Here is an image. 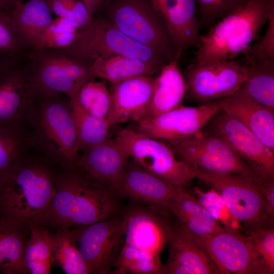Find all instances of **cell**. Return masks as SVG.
Wrapping results in <instances>:
<instances>
[{"label":"cell","mask_w":274,"mask_h":274,"mask_svg":"<svg viewBox=\"0 0 274 274\" xmlns=\"http://www.w3.org/2000/svg\"><path fill=\"white\" fill-rule=\"evenodd\" d=\"M29 233V226L0 219V272L26 273L23 254Z\"/></svg>","instance_id":"obj_28"},{"label":"cell","mask_w":274,"mask_h":274,"mask_svg":"<svg viewBox=\"0 0 274 274\" xmlns=\"http://www.w3.org/2000/svg\"><path fill=\"white\" fill-rule=\"evenodd\" d=\"M251 0H195L202 23L213 25Z\"/></svg>","instance_id":"obj_40"},{"label":"cell","mask_w":274,"mask_h":274,"mask_svg":"<svg viewBox=\"0 0 274 274\" xmlns=\"http://www.w3.org/2000/svg\"><path fill=\"white\" fill-rule=\"evenodd\" d=\"M162 209L172 213L196 242L225 230L218 221L210 215L197 198L185 188L181 189Z\"/></svg>","instance_id":"obj_24"},{"label":"cell","mask_w":274,"mask_h":274,"mask_svg":"<svg viewBox=\"0 0 274 274\" xmlns=\"http://www.w3.org/2000/svg\"><path fill=\"white\" fill-rule=\"evenodd\" d=\"M186 91V81L178 59H172L154 77L151 100L144 118L157 116L177 107Z\"/></svg>","instance_id":"obj_25"},{"label":"cell","mask_w":274,"mask_h":274,"mask_svg":"<svg viewBox=\"0 0 274 274\" xmlns=\"http://www.w3.org/2000/svg\"><path fill=\"white\" fill-rule=\"evenodd\" d=\"M71 232L90 273H110L124 244L121 215L74 228Z\"/></svg>","instance_id":"obj_11"},{"label":"cell","mask_w":274,"mask_h":274,"mask_svg":"<svg viewBox=\"0 0 274 274\" xmlns=\"http://www.w3.org/2000/svg\"><path fill=\"white\" fill-rule=\"evenodd\" d=\"M70 100L76 127L79 152L110 138L111 127L107 119L90 114L83 109L75 98H71Z\"/></svg>","instance_id":"obj_31"},{"label":"cell","mask_w":274,"mask_h":274,"mask_svg":"<svg viewBox=\"0 0 274 274\" xmlns=\"http://www.w3.org/2000/svg\"><path fill=\"white\" fill-rule=\"evenodd\" d=\"M129 158L115 139L109 138L81 151L73 165L93 180L117 191Z\"/></svg>","instance_id":"obj_18"},{"label":"cell","mask_w":274,"mask_h":274,"mask_svg":"<svg viewBox=\"0 0 274 274\" xmlns=\"http://www.w3.org/2000/svg\"><path fill=\"white\" fill-rule=\"evenodd\" d=\"M63 94L35 92L26 117L33 128L30 142L66 168L79 150L71 100Z\"/></svg>","instance_id":"obj_4"},{"label":"cell","mask_w":274,"mask_h":274,"mask_svg":"<svg viewBox=\"0 0 274 274\" xmlns=\"http://www.w3.org/2000/svg\"><path fill=\"white\" fill-rule=\"evenodd\" d=\"M166 263L158 274L220 273L192 235L178 222L172 227Z\"/></svg>","instance_id":"obj_19"},{"label":"cell","mask_w":274,"mask_h":274,"mask_svg":"<svg viewBox=\"0 0 274 274\" xmlns=\"http://www.w3.org/2000/svg\"><path fill=\"white\" fill-rule=\"evenodd\" d=\"M160 256L124 244L114 264L116 273L158 274Z\"/></svg>","instance_id":"obj_32"},{"label":"cell","mask_w":274,"mask_h":274,"mask_svg":"<svg viewBox=\"0 0 274 274\" xmlns=\"http://www.w3.org/2000/svg\"><path fill=\"white\" fill-rule=\"evenodd\" d=\"M193 167L194 178L204 182L222 197L232 216L243 225L247 234L268 227L265 200L257 184L240 175Z\"/></svg>","instance_id":"obj_9"},{"label":"cell","mask_w":274,"mask_h":274,"mask_svg":"<svg viewBox=\"0 0 274 274\" xmlns=\"http://www.w3.org/2000/svg\"><path fill=\"white\" fill-rule=\"evenodd\" d=\"M52 266L50 262H28L24 264L26 273L30 274L50 273Z\"/></svg>","instance_id":"obj_44"},{"label":"cell","mask_w":274,"mask_h":274,"mask_svg":"<svg viewBox=\"0 0 274 274\" xmlns=\"http://www.w3.org/2000/svg\"><path fill=\"white\" fill-rule=\"evenodd\" d=\"M247 77L242 85L254 99L274 110V59L245 64Z\"/></svg>","instance_id":"obj_30"},{"label":"cell","mask_w":274,"mask_h":274,"mask_svg":"<svg viewBox=\"0 0 274 274\" xmlns=\"http://www.w3.org/2000/svg\"><path fill=\"white\" fill-rule=\"evenodd\" d=\"M78 32L77 29L68 21L58 17L41 33L32 50L65 48L74 43Z\"/></svg>","instance_id":"obj_34"},{"label":"cell","mask_w":274,"mask_h":274,"mask_svg":"<svg viewBox=\"0 0 274 274\" xmlns=\"http://www.w3.org/2000/svg\"><path fill=\"white\" fill-rule=\"evenodd\" d=\"M30 143L22 129L0 128V176L22 157Z\"/></svg>","instance_id":"obj_35"},{"label":"cell","mask_w":274,"mask_h":274,"mask_svg":"<svg viewBox=\"0 0 274 274\" xmlns=\"http://www.w3.org/2000/svg\"><path fill=\"white\" fill-rule=\"evenodd\" d=\"M14 29L26 50H32L43 31L52 22L46 0L21 2L10 16Z\"/></svg>","instance_id":"obj_26"},{"label":"cell","mask_w":274,"mask_h":274,"mask_svg":"<svg viewBox=\"0 0 274 274\" xmlns=\"http://www.w3.org/2000/svg\"><path fill=\"white\" fill-rule=\"evenodd\" d=\"M55 178L48 167L22 157L0 176L2 218L29 226L50 207Z\"/></svg>","instance_id":"obj_2"},{"label":"cell","mask_w":274,"mask_h":274,"mask_svg":"<svg viewBox=\"0 0 274 274\" xmlns=\"http://www.w3.org/2000/svg\"><path fill=\"white\" fill-rule=\"evenodd\" d=\"M78 0H46L51 13L65 18L72 11Z\"/></svg>","instance_id":"obj_43"},{"label":"cell","mask_w":274,"mask_h":274,"mask_svg":"<svg viewBox=\"0 0 274 274\" xmlns=\"http://www.w3.org/2000/svg\"><path fill=\"white\" fill-rule=\"evenodd\" d=\"M22 0H0V10L11 16Z\"/></svg>","instance_id":"obj_45"},{"label":"cell","mask_w":274,"mask_h":274,"mask_svg":"<svg viewBox=\"0 0 274 274\" xmlns=\"http://www.w3.org/2000/svg\"><path fill=\"white\" fill-rule=\"evenodd\" d=\"M106 81L105 80L95 81V79L87 81L81 87L77 95L73 97L90 114L106 119L112 105L111 93Z\"/></svg>","instance_id":"obj_33"},{"label":"cell","mask_w":274,"mask_h":274,"mask_svg":"<svg viewBox=\"0 0 274 274\" xmlns=\"http://www.w3.org/2000/svg\"><path fill=\"white\" fill-rule=\"evenodd\" d=\"M176 153L192 166L240 175L257 184L265 180L221 138L202 130L194 136L170 144Z\"/></svg>","instance_id":"obj_10"},{"label":"cell","mask_w":274,"mask_h":274,"mask_svg":"<svg viewBox=\"0 0 274 274\" xmlns=\"http://www.w3.org/2000/svg\"><path fill=\"white\" fill-rule=\"evenodd\" d=\"M196 242L220 273L267 274L247 235L242 234L239 230H224Z\"/></svg>","instance_id":"obj_16"},{"label":"cell","mask_w":274,"mask_h":274,"mask_svg":"<svg viewBox=\"0 0 274 274\" xmlns=\"http://www.w3.org/2000/svg\"><path fill=\"white\" fill-rule=\"evenodd\" d=\"M274 11V0H251L212 25L201 36L196 64L235 59L244 53Z\"/></svg>","instance_id":"obj_3"},{"label":"cell","mask_w":274,"mask_h":274,"mask_svg":"<svg viewBox=\"0 0 274 274\" xmlns=\"http://www.w3.org/2000/svg\"><path fill=\"white\" fill-rule=\"evenodd\" d=\"M207 125L265 180H274V152L243 124L220 110Z\"/></svg>","instance_id":"obj_14"},{"label":"cell","mask_w":274,"mask_h":274,"mask_svg":"<svg viewBox=\"0 0 274 274\" xmlns=\"http://www.w3.org/2000/svg\"><path fill=\"white\" fill-rule=\"evenodd\" d=\"M52 245L51 234L44 225L32 224L29 225V236L25 244L23 263L28 262H51Z\"/></svg>","instance_id":"obj_36"},{"label":"cell","mask_w":274,"mask_h":274,"mask_svg":"<svg viewBox=\"0 0 274 274\" xmlns=\"http://www.w3.org/2000/svg\"><path fill=\"white\" fill-rule=\"evenodd\" d=\"M120 215L124 225V243L160 256L168 241L172 226L158 209L131 204L123 207Z\"/></svg>","instance_id":"obj_17"},{"label":"cell","mask_w":274,"mask_h":274,"mask_svg":"<svg viewBox=\"0 0 274 274\" xmlns=\"http://www.w3.org/2000/svg\"><path fill=\"white\" fill-rule=\"evenodd\" d=\"M58 50L90 61L113 55L136 58L161 68L170 61L127 36L105 16L93 17L88 26L78 32L71 45Z\"/></svg>","instance_id":"obj_6"},{"label":"cell","mask_w":274,"mask_h":274,"mask_svg":"<svg viewBox=\"0 0 274 274\" xmlns=\"http://www.w3.org/2000/svg\"><path fill=\"white\" fill-rule=\"evenodd\" d=\"M247 74V65L235 59L194 63L186 70V93L190 99L202 104L218 100L238 90Z\"/></svg>","instance_id":"obj_13"},{"label":"cell","mask_w":274,"mask_h":274,"mask_svg":"<svg viewBox=\"0 0 274 274\" xmlns=\"http://www.w3.org/2000/svg\"><path fill=\"white\" fill-rule=\"evenodd\" d=\"M105 16L135 41L170 61L180 57L172 34L150 0H107Z\"/></svg>","instance_id":"obj_5"},{"label":"cell","mask_w":274,"mask_h":274,"mask_svg":"<svg viewBox=\"0 0 274 274\" xmlns=\"http://www.w3.org/2000/svg\"><path fill=\"white\" fill-rule=\"evenodd\" d=\"M107 0H82L90 16L92 18L94 13L101 6H103Z\"/></svg>","instance_id":"obj_46"},{"label":"cell","mask_w":274,"mask_h":274,"mask_svg":"<svg viewBox=\"0 0 274 274\" xmlns=\"http://www.w3.org/2000/svg\"><path fill=\"white\" fill-rule=\"evenodd\" d=\"M161 67L147 61L129 56L113 55L92 61L91 71L96 79L114 84L134 77L156 76Z\"/></svg>","instance_id":"obj_27"},{"label":"cell","mask_w":274,"mask_h":274,"mask_svg":"<svg viewBox=\"0 0 274 274\" xmlns=\"http://www.w3.org/2000/svg\"><path fill=\"white\" fill-rule=\"evenodd\" d=\"M49 208L37 223L79 227L120 215L124 198L115 189L89 177L75 165L55 178Z\"/></svg>","instance_id":"obj_1"},{"label":"cell","mask_w":274,"mask_h":274,"mask_svg":"<svg viewBox=\"0 0 274 274\" xmlns=\"http://www.w3.org/2000/svg\"><path fill=\"white\" fill-rule=\"evenodd\" d=\"M221 109L220 99L196 107L179 105L160 115L140 120L135 122V130L169 144H174L199 133Z\"/></svg>","instance_id":"obj_12"},{"label":"cell","mask_w":274,"mask_h":274,"mask_svg":"<svg viewBox=\"0 0 274 274\" xmlns=\"http://www.w3.org/2000/svg\"><path fill=\"white\" fill-rule=\"evenodd\" d=\"M0 63V128L22 129L35 93L29 59Z\"/></svg>","instance_id":"obj_15"},{"label":"cell","mask_w":274,"mask_h":274,"mask_svg":"<svg viewBox=\"0 0 274 274\" xmlns=\"http://www.w3.org/2000/svg\"><path fill=\"white\" fill-rule=\"evenodd\" d=\"M23 46L13 26L10 16L0 10V63L22 58Z\"/></svg>","instance_id":"obj_38"},{"label":"cell","mask_w":274,"mask_h":274,"mask_svg":"<svg viewBox=\"0 0 274 274\" xmlns=\"http://www.w3.org/2000/svg\"><path fill=\"white\" fill-rule=\"evenodd\" d=\"M182 188L150 173L130 158L117 191L124 198L162 209Z\"/></svg>","instance_id":"obj_21"},{"label":"cell","mask_w":274,"mask_h":274,"mask_svg":"<svg viewBox=\"0 0 274 274\" xmlns=\"http://www.w3.org/2000/svg\"><path fill=\"white\" fill-rule=\"evenodd\" d=\"M155 76L134 77L111 84L112 105L107 120L110 127L143 118L153 90Z\"/></svg>","instance_id":"obj_20"},{"label":"cell","mask_w":274,"mask_h":274,"mask_svg":"<svg viewBox=\"0 0 274 274\" xmlns=\"http://www.w3.org/2000/svg\"><path fill=\"white\" fill-rule=\"evenodd\" d=\"M160 14L174 40L178 54L199 45L201 36L195 0H150Z\"/></svg>","instance_id":"obj_23"},{"label":"cell","mask_w":274,"mask_h":274,"mask_svg":"<svg viewBox=\"0 0 274 274\" xmlns=\"http://www.w3.org/2000/svg\"><path fill=\"white\" fill-rule=\"evenodd\" d=\"M265 31L260 40L243 53L247 63L274 59V11L269 15Z\"/></svg>","instance_id":"obj_41"},{"label":"cell","mask_w":274,"mask_h":274,"mask_svg":"<svg viewBox=\"0 0 274 274\" xmlns=\"http://www.w3.org/2000/svg\"><path fill=\"white\" fill-rule=\"evenodd\" d=\"M30 75L35 92L75 96L86 82L96 78L92 61L78 59L58 50H32L28 54Z\"/></svg>","instance_id":"obj_7"},{"label":"cell","mask_w":274,"mask_h":274,"mask_svg":"<svg viewBox=\"0 0 274 274\" xmlns=\"http://www.w3.org/2000/svg\"><path fill=\"white\" fill-rule=\"evenodd\" d=\"M114 139L139 166L173 185L185 188L195 178L193 167L178 160L164 142L127 128Z\"/></svg>","instance_id":"obj_8"},{"label":"cell","mask_w":274,"mask_h":274,"mask_svg":"<svg viewBox=\"0 0 274 274\" xmlns=\"http://www.w3.org/2000/svg\"><path fill=\"white\" fill-rule=\"evenodd\" d=\"M256 256L264 266L267 274L274 273L273 227L261 228L247 234Z\"/></svg>","instance_id":"obj_39"},{"label":"cell","mask_w":274,"mask_h":274,"mask_svg":"<svg viewBox=\"0 0 274 274\" xmlns=\"http://www.w3.org/2000/svg\"><path fill=\"white\" fill-rule=\"evenodd\" d=\"M200 203L225 230H239L240 223L230 213L222 197L214 189L203 192L198 188L193 189Z\"/></svg>","instance_id":"obj_37"},{"label":"cell","mask_w":274,"mask_h":274,"mask_svg":"<svg viewBox=\"0 0 274 274\" xmlns=\"http://www.w3.org/2000/svg\"><path fill=\"white\" fill-rule=\"evenodd\" d=\"M258 186L265 200V217L268 227H272L274 221V180L265 181Z\"/></svg>","instance_id":"obj_42"},{"label":"cell","mask_w":274,"mask_h":274,"mask_svg":"<svg viewBox=\"0 0 274 274\" xmlns=\"http://www.w3.org/2000/svg\"><path fill=\"white\" fill-rule=\"evenodd\" d=\"M221 109L254 133L274 152V113L252 98L242 86L221 99Z\"/></svg>","instance_id":"obj_22"},{"label":"cell","mask_w":274,"mask_h":274,"mask_svg":"<svg viewBox=\"0 0 274 274\" xmlns=\"http://www.w3.org/2000/svg\"><path fill=\"white\" fill-rule=\"evenodd\" d=\"M51 241L52 265L59 266L66 274L90 273L70 228H59L51 234Z\"/></svg>","instance_id":"obj_29"}]
</instances>
